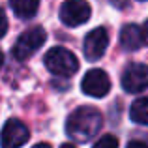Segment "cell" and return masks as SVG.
Listing matches in <instances>:
<instances>
[{
  "label": "cell",
  "instance_id": "obj_3",
  "mask_svg": "<svg viewBox=\"0 0 148 148\" xmlns=\"http://www.w3.org/2000/svg\"><path fill=\"white\" fill-rule=\"evenodd\" d=\"M45 40H47V34H45V30L41 28V26H32V28H28L26 32H23L21 36L17 38V41H15L13 51H11V53H13V58L15 60H21V62L28 60L38 49H41V45L45 43Z\"/></svg>",
  "mask_w": 148,
  "mask_h": 148
},
{
  "label": "cell",
  "instance_id": "obj_11",
  "mask_svg": "<svg viewBox=\"0 0 148 148\" xmlns=\"http://www.w3.org/2000/svg\"><path fill=\"white\" fill-rule=\"evenodd\" d=\"M130 116L135 124L148 126V98H139L131 103L130 107Z\"/></svg>",
  "mask_w": 148,
  "mask_h": 148
},
{
  "label": "cell",
  "instance_id": "obj_18",
  "mask_svg": "<svg viewBox=\"0 0 148 148\" xmlns=\"http://www.w3.org/2000/svg\"><path fill=\"white\" fill-rule=\"evenodd\" d=\"M2 64H4V54H2V51H0V68H2Z\"/></svg>",
  "mask_w": 148,
  "mask_h": 148
},
{
  "label": "cell",
  "instance_id": "obj_16",
  "mask_svg": "<svg viewBox=\"0 0 148 148\" xmlns=\"http://www.w3.org/2000/svg\"><path fill=\"white\" fill-rule=\"evenodd\" d=\"M32 148H51V145H47V143H38V145H34Z\"/></svg>",
  "mask_w": 148,
  "mask_h": 148
},
{
  "label": "cell",
  "instance_id": "obj_13",
  "mask_svg": "<svg viewBox=\"0 0 148 148\" xmlns=\"http://www.w3.org/2000/svg\"><path fill=\"white\" fill-rule=\"evenodd\" d=\"M6 32H8V19L4 15V11L0 10V38L6 36Z\"/></svg>",
  "mask_w": 148,
  "mask_h": 148
},
{
  "label": "cell",
  "instance_id": "obj_12",
  "mask_svg": "<svg viewBox=\"0 0 148 148\" xmlns=\"http://www.w3.org/2000/svg\"><path fill=\"white\" fill-rule=\"evenodd\" d=\"M92 148H118V139L114 135H103Z\"/></svg>",
  "mask_w": 148,
  "mask_h": 148
},
{
  "label": "cell",
  "instance_id": "obj_17",
  "mask_svg": "<svg viewBox=\"0 0 148 148\" xmlns=\"http://www.w3.org/2000/svg\"><path fill=\"white\" fill-rule=\"evenodd\" d=\"M60 148H75V146H73V145H69V143H66V145H62Z\"/></svg>",
  "mask_w": 148,
  "mask_h": 148
},
{
  "label": "cell",
  "instance_id": "obj_2",
  "mask_svg": "<svg viewBox=\"0 0 148 148\" xmlns=\"http://www.w3.org/2000/svg\"><path fill=\"white\" fill-rule=\"evenodd\" d=\"M45 66L51 73L58 77H71L79 69L77 56L66 47H53L45 54Z\"/></svg>",
  "mask_w": 148,
  "mask_h": 148
},
{
  "label": "cell",
  "instance_id": "obj_9",
  "mask_svg": "<svg viewBox=\"0 0 148 148\" xmlns=\"http://www.w3.org/2000/svg\"><path fill=\"white\" fill-rule=\"evenodd\" d=\"M143 43H145L143 28H139L137 25H126L122 28V32H120V45L126 51H137Z\"/></svg>",
  "mask_w": 148,
  "mask_h": 148
},
{
  "label": "cell",
  "instance_id": "obj_5",
  "mask_svg": "<svg viewBox=\"0 0 148 148\" xmlns=\"http://www.w3.org/2000/svg\"><path fill=\"white\" fill-rule=\"evenodd\" d=\"M30 133L28 127L17 118H10L6 120V124L2 126L0 131V146L2 148H21L28 141Z\"/></svg>",
  "mask_w": 148,
  "mask_h": 148
},
{
  "label": "cell",
  "instance_id": "obj_4",
  "mask_svg": "<svg viewBox=\"0 0 148 148\" xmlns=\"http://www.w3.org/2000/svg\"><path fill=\"white\" fill-rule=\"evenodd\" d=\"M92 10L86 0H66L60 8V21L66 26H79L90 19Z\"/></svg>",
  "mask_w": 148,
  "mask_h": 148
},
{
  "label": "cell",
  "instance_id": "obj_6",
  "mask_svg": "<svg viewBox=\"0 0 148 148\" xmlns=\"http://www.w3.org/2000/svg\"><path fill=\"white\" fill-rule=\"evenodd\" d=\"M122 86L130 94H137L148 88V66L130 64L122 73Z\"/></svg>",
  "mask_w": 148,
  "mask_h": 148
},
{
  "label": "cell",
  "instance_id": "obj_8",
  "mask_svg": "<svg viewBox=\"0 0 148 148\" xmlns=\"http://www.w3.org/2000/svg\"><path fill=\"white\" fill-rule=\"evenodd\" d=\"M107 45H109L107 28L98 26L92 32H88L86 38H84V56H86V60H90V62L99 60L105 54V51H107Z\"/></svg>",
  "mask_w": 148,
  "mask_h": 148
},
{
  "label": "cell",
  "instance_id": "obj_7",
  "mask_svg": "<svg viewBox=\"0 0 148 148\" xmlns=\"http://www.w3.org/2000/svg\"><path fill=\"white\" fill-rule=\"evenodd\" d=\"M83 92L86 96H92V98H103V96L109 94L111 90V79L109 75L103 71V69H90L86 71V75L83 77Z\"/></svg>",
  "mask_w": 148,
  "mask_h": 148
},
{
  "label": "cell",
  "instance_id": "obj_1",
  "mask_svg": "<svg viewBox=\"0 0 148 148\" xmlns=\"http://www.w3.org/2000/svg\"><path fill=\"white\" fill-rule=\"evenodd\" d=\"M101 127V112L96 107H79L66 120V133L77 143H86Z\"/></svg>",
  "mask_w": 148,
  "mask_h": 148
},
{
  "label": "cell",
  "instance_id": "obj_10",
  "mask_svg": "<svg viewBox=\"0 0 148 148\" xmlns=\"http://www.w3.org/2000/svg\"><path fill=\"white\" fill-rule=\"evenodd\" d=\"M10 6L19 19H32L38 13L40 0H10Z\"/></svg>",
  "mask_w": 148,
  "mask_h": 148
},
{
  "label": "cell",
  "instance_id": "obj_19",
  "mask_svg": "<svg viewBox=\"0 0 148 148\" xmlns=\"http://www.w3.org/2000/svg\"><path fill=\"white\" fill-rule=\"evenodd\" d=\"M141 2H145V0H141Z\"/></svg>",
  "mask_w": 148,
  "mask_h": 148
},
{
  "label": "cell",
  "instance_id": "obj_15",
  "mask_svg": "<svg viewBox=\"0 0 148 148\" xmlns=\"http://www.w3.org/2000/svg\"><path fill=\"white\" fill-rule=\"evenodd\" d=\"M141 28H143V40H145V43L148 45V21L141 26Z\"/></svg>",
  "mask_w": 148,
  "mask_h": 148
},
{
  "label": "cell",
  "instance_id": "obj_14",
  "mask_svg": "<svg viewBox=\"0 0 148 148\" xmlns=\"http://www.w3.org/2000/svg\"><path fill=\"white\" fill-rule=\"evenodd\" d=\"M126 148H148V145H146V143H143V141H131Z\"/></svg>",
  "mask_w": 148,
  "mask_h": 148
}]
</instances>
